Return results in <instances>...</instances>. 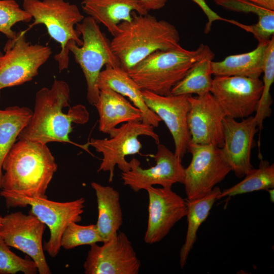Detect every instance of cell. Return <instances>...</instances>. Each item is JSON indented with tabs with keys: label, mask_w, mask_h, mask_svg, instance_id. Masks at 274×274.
<instances>
[{
	"label": "cell",
	"mask_w": 274,
	"mask_h": 274,
	"mask_svg": "<svg viewBox=\"0 0 274 274\" xmlns=\"http://www.w3.org/2000/svg\"><path fill=\"white\" fill-rule=\"evenodd\" d=\"M70 89L66 82L55 79L51 88L43 87L36 93L34 110L26 126L18 139L29 140L47 144L50 142L69 143L78 146L89 153V142L80 145L72 142L69 134L73 130L72 123H86L89 114L86 107L77 105L63 112L68 106Z\"/></svg>",
	"instance_id": "6da1fadb"
},
{
	"label": "cell",
	"mask_w": 274,
	"mask_h": 274,
	"mask_svg": "<svg viewBox=\"0 0 274 274\" xmlns=\"http://www.w3.org/2000/svg\"><path fill=\"white\" fill-rule=\"evenodd\" d=\"M2 169V189L47 198L46 192L57 164L47 144L18 140L5 158Z\"/></svg>",
	"instance_id": "7a4b0ae2"
},
{
	"label": "cell",
	"mask_w": 274,
	"mask_h": 274,
	"mask_svg": "<svg viewBox=\"0 0 274 274\" xmlns=\"http://www.w3.org/2000/svg\"><path fill=\"white\" fill-rule=\"evenodd\" d=\"M130 21H123L110 41L120 66L129 71L139 62L158 50L176 48L180 35L176 27L149 14L133 12Z\"/></svg>",
	"instance_id": "3957f363"
},
{
	"label": "cell",
	"mask_w": 274,
	"mask_h": 274,
	"mask_svg": "<svg viewBox=\"0 0 274 274\" xmlns=\"http://www.w3.org/2000/svg\"><path fill=\"white\" fill-rule=\"evenodd\" d=\"M201 44L194 50L181 46L174 49L155 51L127 71L142 90L161 95L171 91L191 67L210 49Z\"/></svg>",
	"instance_id": "277c9868"
},
{
	"label": "cell",
	"mask_w": 274,
	"mask_h": 274,
	"mask_svg": "<svg viewBox=\"0 0 274 274\" xmlns=\"http://www.w3.org/2000/svg\"><path fill=\"white\" fill-rule=\"evenodd\" d=\"M22 7L33 19L26 30L36 25H45L50 37L60 45V52L54 56L59 71L66 69L69 63L68 43L73 41L78 46L82 44L76 26L84 16L77 6L64 0H23Z\"/></svg>",
	"instance_id": "5b68a950"
},
{
	"label": "cell",
	"mask_w": 274,
	"mask_h": 274,
	"mask_svg": "<svg viewBox=\"0 0 274 274\" xmlns=\"http://www.w3.org/2000/svg\"><path fill=\"white\" fill-rule=\"evenodd\" d=\"M76 28L82 36V44L78 46L71 41L67 47L84 74L87 101L94 106L99 96L98 80L101 68L104 65L120 66V64L112 50L110 41L92 17H84Z\"/></svg>",
	"instance_id": "8992f818"
},
{
	"label": "cell",
	"mask_w": 274,
	"mask_h": 274,
	"mask_svg": "<svg viewBox=\"0 0 274 274\" xmlns=\"http://www.w3.org/2000/svg\"><path fill=\"white\" fill-rule=\"evenodd\" d=\"M0 195L5 200L8 208L30 206L29 213L37 217L48 226L50 238L44 244V250L52 257L58 254L60 239L66 227L73 222L82 220L85 199L81 197L67 202H57L47 198L30 197L2 189Z\"/></svg>",
	"instance_id": "52a82bcc"
},
{
	"label": "cell",
	"mask_w": 274,
	"mask_h": 274,
	"mask_svg": "<svg viewBox=\"0 0 274 274\" xmlns=\"http://www.w3.org/2000/svg\"><path fill=\"white\" fill-rule=\"evenodd\" d=\"M154 128L142 121L126 122L116 128L109 139H91L89 141V146L102 155L97 172H109V182H112L116 165L121 172L128 171L130 164L125 157L140 153L142 145L139 140L140 136L151 137L157 144H159V135Z\"/></svg>",
	"instance_id": "ba28073f"
},
{
	"label": "cell",
	"mask_w": 274,
	"mask_h": 274,
	"mask_svg": "<svg viewBox=\"0 0 274 274\" xmlns=\"http://www.w3.org/2000/svg\"><path fill=\"white\" fill-rule=\"evenodd\" d=\"M26 31L18 32L5 44L0 63V90L32 80L52 54L49 46L28 42Z\"/></svg>",
	"instance_id": "9c48e42d"
},
{
	"label": "cell",
	"mask_w": 274,
	"mask_h": 274,
	"mask_svg": "<svg viewBox=\"0 0 274 274\" xmlns=\"http://www.w3.org/2000/svg\"><path fill=\"white\" fill-rule=\"evenodd\" d=\"M191 161L185 168L183 184L187 200L203 196L232 171L221 148L213 145L189 144Z\"/></svg>",
	"instance_id": "30bf717a"
},
{
	"label": "cell",
	"mask_w": 274,
	"mask_h": 274,
	"mask_svg": "<svg viewBox=\"0 0 274 274\" xmlns=\"http://www.w3.org/2000/svg\"><path fill=\"white\" fill-rule=\"evenodd\" d=\"M262 89L259 78L215 76L210 93L226 116L244 119L256 112Z\"/></svg>",
	"instance_id": "8fae6325"
},
{
	"label": "cell",
	"mask_w": 274,
	"mask_h": 274,
	"mask_svg": "<svg viewBox=\"0 0 274 274\" xmlns=\"http://www.w3.org/2000/svg\"><path fill=\"white\" fill-rule=\"evenodd\" d=\"M46 225L37 217L21 212L2 217L0 234L6 244L26 254L36 263L40 274L51 273L42 244Z\"/></svg>",
	"instance_id": "7c38bea8"
},
{
	"label": "cell",
	"mask_w": 274,
	"mask_h": 274,
	"mask_svg": "<svg viewBox=\"0 0 274 274\" xmlns=\"http://www.w3.org/2000/svg\"><path fill=\"white\" fill-rule=\"evenodd\" d=\"M83 267L86 274H138L141 262L130 241L119 232L101 246L90 245Z\"/></svg>",
	"instance_id": "4fadbf2b"
},
{
	"label": "cell",
	"mask_w": 274,
	"mask_h": 274,
	"mask_svg": "<svg viewBox=\"0 0 274 274\" xmlns=\"http://www.w3.org/2000/svg\"><path fill=\"white\" fill-rule=\"evenodd\" d=\"M157 145V150L154 156L156 162L154 166L143 168L140 161L133 158L129 162L130 169L121 172L123 184L129 187L134 192L146 190L156 185L172 188L174 184H183L185 168L182 164V160L164 145Z\"/></svg>",
	"instance_id": "5bb4252c"
},
{
	"label": "cell",
	"mask_w": 274,
	"mask_h": 274,
	"mask_svg": "<svg viewBox=\"0 0 274 274\" xmlns=\"http://www.w3.org/2000/svg\"><path fill=\"white\" fill-rule=\"evenodd\" d=\"M145 190L149 204L144 239L148 244H154L162 240L176 223L186 216L187 203L172 188L151 186Z\"/></svg>",
	"instance_id": "9a60e30c"
},
{
	"label": "cell",
	"mask_w": 274,
	"mask_h": 274,
	"mask_svg": "<svg viewBox=\"0 0 274 274\" xmlns=\"http://www.w3.org/2000/svg\"><path fill=\"white\" fill-rule=\"evenodd\" d=\"M188 98L190 107L187 122L190 143L222 148L224 144L223 121L226 116L222 109L210 92L196 96L189 95Z\"/></svg>",
	"instance_id": "2e32d148"
},
{
	"label": "cell",
	"mask_w": 274,
	"mask_h": 274,
	"mask_svg": "<svg viewBox=\"0 0 274 274\" xmlns=\"http://www.w3.org/2000/svg\"><path fill=\"white\" fill-rule=\"evenodd\" d=\"M142 95L147 107L165 123L173 138L174 153L182 160L191 139L187 122L189 95H161L146 90Z\"/></svg>",
	"instance_id": "e0dca14e"
},
{
	"label": "cell",
	"mask_w": 274,
	"mask_h": 274,
	"mask_svg": "<svg viewBox=\"0 0 274 274\" xmlns=\"http://www.w3.org/2000/svg\"><path fill=\"white\" fill-rule=\"evenodd\" d=\"M223 124V156L235 175L243 177L253 168L251 154L255 146L254 136L259 130L257 124L254 117L250 116L241 121L225 116Z\"/></svg>",
	"instance_id": "ac0fdd59"
},
{
	"label": "cell",
	"mask_w": 274,
	"mask_h": 274,
	"mask_svg": "<svg viewBox=\"0 0 274 274\" xmlns=\"http://www.w3.org/2000/svg\"><path fill=\"white\" fill-rule=\"evenodd\" d=\"M81 7L98 24L104 25L113 36L121 22L131 20L133 12L141 15L148 13L140 0H83Z\"/></svg>",
	"instance_id": "d6986e66"
},
{
	"label": "cell",
	"mask_w": 274,
	"mask_h": 274,
	"mask_svg": "<svg viewBox=\"0 0 274 274\" xmlns=\"http://www.w3.org/2000/svg\"><path fill=\"white\" fill-rule=\"evenodd\" d=\"M94 106L99 115L98 129L104 133L110 135L120 123L142 120V111L111 89L100 90Z\"/></svg>",
	"instance_id": "ffe728a7"
},
{
	"label": "cell",
	"mask_w": 274,
	"mask_h": 274,
	"mask_svg": "<svg viewBox=\"0 0 274 274\" xmlns=\"http://www.w3.org/2000/svg\"><path fill=\"white\" fill-rule=\"evenodd\" d=\"M98 87L99 90L109 88L127 97L133 105L142 111L143 123L156 127L161 121L146 105L143 97L142 90L127 71L121 67L106 65L105 68L99 74Z\"/></svg>",
	"instance_id": "44dd1931"
},
{
	"label": "cell",
	"mask_w": 274,
	"mask_h": 274,
	"mask_svg": "<svg viewBox=\"0 0 274 274\" xmlns=\"http://www.w3.org/2000/svg\"><path fill=\"white\" fill-rule=\"evenodd\" d=\"M97 200L98 218L97 229L104 242L118 232L123 223V214L119 192L110 186L93 182L91 183Z\"/></svg>",
	"instance_id": "7402d4cb"
},
{
	"label": "cell",
	"mask_w": 274,
	"mask_h": 274,
	"mask_svg": "<svg viewBox=\"0 0 274 274\" xmlns=\"http://www.w3.org/2000/svg\"><path fill=\"white\" fill-rule=\"evenodd\" d=\"M269 41L258 43L257 47L250 52L231 55L220 61H213V75L259 78L262 74L264 54Z\"/></svg>",
	"instance_id": "603a6c76"
},
{
	"label": "cell",
	"mask_w": 274,
	"mask_h": 274,
	"mask_svg": "<svg viewBox=\"0 0 274 274\" xmlns=\"http://www.w3.org/2000/svg\"><path fill=\"white\" fill-rule=\"evenodd\" d=\"M32 111L17 106L0 109V190L2 189V165L20 133L28 124Z\"/></svg>",
	"instance_id": "cb8c5ba5"
},
{
	"label": "cell",
	"mask_w": 274,
	"mask_h": 274,
	"mask_svg": "<svg viewBox=\"0 0 274 274\" xmlns=\"http://www.w3.org/2000/svg\"><path fill=\"white\" fill-rule=\"evenodd\" d=\"M221 191L215 187L203 196L192 200H187L186 216L188 227L184 244L180 252V265L183 268L186 264L189 254L195 243L197 231L201 224L206 220L214 202Z\"/></svg>",
	"instance_id": "d4e9b609"
},
{
	"label": "cell",
	"mask_w": 274,
	"mask_h": 274,
	"mask_svg": "<svg viewBox=\"0 0 274 274\" xmlns=\"http://www.w3.org/2000/svg\"><path fill=\"white\" fill-rule=\"evenodd\" d=\"M218 5L230 11L253 13L258 22L253 25L239 23L238 26L252 33L258 42L269 41L274 36V11L269 10L246 0H214Z\"/></svg>",
	"instance_id": "484cf974"
},
{
	"label": "cell",
	"mask_w": 274,
	"mask_h": 274,
	"mask_svg": "<svg viewBox=\"0 0 274 274\" xmlns=\"http://www.w3.org/2000/svg\"><path fill=\"white\" fill-rule=\"evenodd\" d=\"M215 54L210 49L173 88L171 94L201 95L210 92L213 78L211 63Z\"/></svg>",
	"instance_id": "4316f807"
},
{
	"label": "cell",
	"mask_w": 274,
	"mask_h": 274,
	"mask_svg": "<svg viewBox=\"0 0 274 274\" xmlns=\"http://www.w3.org/2000/svg\"><path fill=\"white\" fill-rule=\"evenodd\" d=\"M273 187V163L270 164L267 161L263 160L261 157L258 168H253L245 175V178L242 181L221 191L217 199L255 191L267 190Z\"/></svg>",
	"instance_id": "83f0119b"
},
{
	"label": "cell",
	"mask_w": 274,
	"mask_h": 274,
	"mask_svg": "<svg viewBox=\"0 0 274 274\" xmlns=\"http://www.w3.org/2000/svg\"><path fill=\"white\" fill-rule=\"evenodd\" d=\"M263 89L254 119L259 130L263 128L265 118L271 114L272 99L270 93L271 86L274 82V36L269 40L265 49L262 66Z\"/></svg>",
	"instance_id": "f1b7e54d"
},
{
	"label": "cell",
	"mask_w": 274,
	"mask_h": 274,
	"mask_svg": "<svg viewBox=\"0 0 274 274\" xmlns=\"http://www.w3.org/2000/svg\"><path fill=\"white\" fill-rule=\"evenodd\" d=\"M99 242L104 243V241L95 224L81 225L73 222L64 230L60 239V246L65 249H71Z\"/></svg>",
	"instance_id": "f546056e"
},
{
	"label": "cell",
	"mask_w": 274,
	"mask_h": 274,
	"mask_svg": "<svg viewBox=\"0 0 274 274\" xmlns=\"http://www.w3.org/2000/svg\"><path fill=\"white\" fill-rule=\"evenodd\" d=\"M0 234V273L36 274L38 268L32 260L22 258L13 253Z\"/></svg>",
	"instance_id": "4dcf8cb0"
},
{
	"label": "cell",
	"mask_w": 274,
	"mask_h": 274,
	"mask_svg": "<svg viewBox=\"0 0 274 274\" xmlns=\"http://www.w3.org/2000/svg\"><path fill=\"white\" fill-rule=\"evenodd\" d=\"M30 15L15 0H0V32L9 39H13L17 32L12 27L20 22H28L31 19Z\"/></svg>",
	"instance_id": "1f68e13d"
},
{
	"label": "cell",
	"mask_w": 274,
	"mask_h": 274,
	"mask_svg": "<svg viewBox=\"0 0 274 274\" xmlns=\"http://www.w3.org/2000/svg\"><path fill=\"white\" fill-rule=\"evenodd\" d=\"M192 1L201 8L208 18V22L204 29L205 33H208L211 31L213 23L214 21L217 20L226 21V18L221 17L211 9L204 0Z\"/></svg>",
	"instance_id": "d6a6232c"
},
{
	"label": "cell",
	"mask_w": 274,
	"mask_h": 274,
	"mask_svg": "<svg viewBox=\"0 0 274 274\" xmlns=\"http://www.w3.org/2000/svg\"><path fill=\"white\" fill-rule=\"evenodd\" d=\"M142 5L148 12L151 10H157L162 8L167 0H140Z\"/></svg>",
	"instance_id": "836d02e7"
},
{
	"label": "cell",
	"mask_w": 274,
	"mask_h": 274,
	"mask_svg": "<svg viewBox=\"0 0 274 274\" xmlns=\"http://www.w3.org/2000/svg\"><path fill=\"white\" fill-rule=\"evenodd\" d=\"M266 9L274 11V0H246Z\"/></svg>",
	"instance_id": "e575fe53"
},
{
	"label": "cell",
	"mask_w": 274,
	"mask_h": 274,
	"mask_svg": "<svg viewBox=\"0 0 274 274\" xmlns=\"http://www.w3.org/2000/svg\"><path fill=\"white\" fill-rule=\"evenodd\" d=\"M267 191H268L269 193L270 201L272 202H273V200H274V195H274V189H273V188L269 189Z\"/></svg>",
	"instance_id": "d590c367"
},
{
	"label": "cell",
	"mask_w": 274,
	"mask_h": 274,
	"mask_svg": "<svg viewBox=\"0 0 274 274\" xmlns=\"http://www.w3.org/2000/svg\"><path fill=\"white\" fill-rule=\"evenodd\" d=\"M3 55L4 54L2 53L1 51V49H0V63L1 62V61L2 60Z\"/></svg>",
	"instance_id": "8d00e7d4"
},
{
	"label": "cell",
	"mask_w": 274,
	"mask_h": 274,
	"mask_svg": "<svg viewBox=\"0 0 274 274\" xmlns=\"http://www.w3.org/2000/svg\"><path fill=\"white\" fill-rule=\"evenodd\" d=\"M2 217L0 216V228L2 226Z\"/></svg>",
	"instance_id": "74e56055"
},
{
	"label": "cell",
	"mask_w": 274,
	"mask_h": 274,
	"mask_svg": "<svg viewBox=\"0 0 274 274\" xmlns=\"http://www.w3.org/2000/svg\"><path fill=\"white\" fill-rule=\"evenodd\" d=\"M0 97H1V94H0Z\"/></svg>",
	"instance_id": "f35d334b"
}]
</instances>
